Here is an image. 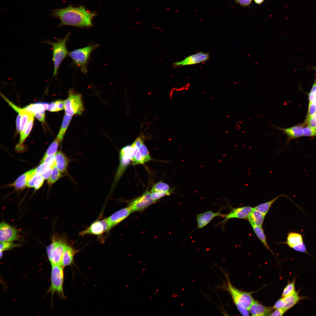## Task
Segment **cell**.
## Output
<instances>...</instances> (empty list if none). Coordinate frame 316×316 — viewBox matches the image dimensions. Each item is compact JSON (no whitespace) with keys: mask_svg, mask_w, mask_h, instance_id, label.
<instances>
[{"mask_svg":"<svg viewBox=\"0 0 316 316\" xmlns=\"http://www.w3.org/2000/svg\"><path fill=\"white\" fill-rule=\"evenodd\" d=\"M71 33L67 34L65 37L62 39H58L56 42H52L46 40L44 43L49 44L52 46V60L53 62L54 70L53 76H56L60 66L64 59L68 55L69 52L66 47V43Z\"/></svg>","mask_w":316,"mask_h":316,"instance_id":"obj_3","label":"cell"},{"mask_svg":"<svg viewBox=\"0 0 316 316\" xmlns=\"http://www.w3.org/2000/svg\"><path fill=\"white\" fill-rule=\"evenodd\" d=\"M282 195H280L269 201L259 204L254 207V209L258 210L266 215L272 205Z\"/></svg>","mask_w":316,"mask_h":316,"instance_id":"obj_28","label":"cell"},{"mask_svg":"<svg viewBox=\"0 0 316 316\" xmlns=\"http://www.w3.org/2000/svg\"><path fill=\"white\" fill-rule=\"evenodd\" d=\"M309 102L316 104V80L315 78L313 85L309 95Z\"/></svg>","mask_w":316,"mask_h":316,"instance_id":"obj_37","label":"cell"},{"mask_svg":"<svg viewBox=\"0 0 316 316\" xmlns=\"http://www.w3.org/2000/svg\"><path fill=\"white\" fill-rule=\"evenodd\" d=\"M173 192H165L153 191L150 192L152 199L155 202L157 200L166 195L169 196Z\"/></svg>","mask_w":316,"mask_h":316,"instance_id":"obj_35","label":"cell"},{"mask_svg":"<svg viewBox=\"0 0 316 316\" xmlns=\"http://www.w3.org/2000/svg\"><path fill=\"white\" fill-rule=\"evenodd\" d=\"M99 45L98 44H90L69 52L68 55L72 60V64L79 68L82 73L86 74L90 55Z\"/></svg>","mask_w":316,"mask_h":316,"instance_id":"obj_4","label":"cell"},{"mask_svg":"<svg viewBox=\"0 0 316 316\" xmlns=\"http://www.w3.org/2000/svg\"><path fill=\"white\" fill-rule=\"evenodd\" d=\"M64 109L66 114L71 116L81 114L84 111L81 95L70 90L68 98L64 101Z\"/></svg>","mask_w":316,"mask_h":316,"instance_id":"obj_5","label":"cell"},{"mask_svg":"<svg viewBox=\"0 0 316 316\" xmlns=\"http://www.w3.org/2000/svg\"><path fill=\"white\" fill-rule=\"evenodd\" d=\"M61 142L59 138L56 137L47 149L42 159H44L48 156L55 154L57 152L59 146Z\"/></svg>","mask_w":316,"mask_h":316,"instance_id":"obj_29","label":"cell"},{"mask_svg":"<svg viewBox=\"0 0 316 316\" xmlns=\"http://www.w3.org/2000/svg\"><path fill=\"white\" fill-rule=\"evenodd\" d=\"M295 281L288 284L284 289L282 294V297L287 296L295 291Z\"/></svg>","mask_w":316,"mask_h":316,"instance_id":"obj_34","label":"cell"},{"mask_svg":"<svg viewBox=\"0 0 316 316\" xmlns=\"http://www.w3.org/2000/svg\"><path fill=\"white\" fill-rule=\"evenodd\" d=\"M26 111L35 114L45 110L42 103L37 102L28 105L23 108Z\"/></svg>","mask_w":316,"mask_h":316,"instance_id":"obj_30","label":"cell"},{"mask_svg":"<svg viewBox=\"0 0 316 316\" xmlns=\"http://www.w3.org/2000/svg\"><path fill=\"white\" fill-rule=\"evenodd\" d=\"M305 123H307L310 127L316 128V113L306 118Z\"/></svg>","mask_w":316,"mask_h":316,"instance_id":"obj_41","label":"cell"},{"mask_svg":"<svg viewBox=\"0 0 316 316\" xmlns=\"http://www.w3.org/2000/svg\"><path fill=\"white\" fill-rule=\"evenodd\" d=\"M36 173V168L30 170L21 175L8 186L14 187L16 189H23L27 187L28 181Z\"/></svg>","mask_w":316,"mask_h":316,"instance_id":"obj_17","label":"cell"},{"mask_svg":"<svg viewBox=\"0 0 316 316\" xmlns=\"http://www.w3.org/2000/svg\"><path fill=\"white\" fill-rule=\"evenodd\" d=\"M72 116L65 114L63 116L57 137L61 142L64 134L72 118Z\"/></svg>","mask_w":316,"mask_h":316,"instance_id":"obj_25","label":"cell"},{"mask_svg":"<svg viewBox=\"0 0 316 316\" xmlns=\"http://www.w3.org/2000/svg\"><path fill=\"white\" fill-rule=\"evenodd\" d=\"M18 238L17 230L5 222L1 223L0 242L12 241L17 240Z\"/></svg>","mask_w":316,"mask_h":316,"instance_id":"obj_14","label":"cell"},{"mask_svg":"<svg viewBox=\"0 0 316 316\" xmlns=\"http://www.w3.org/2000/svg\"><path fill=\"white\" fill-rule=\"evenodd\" d=\"M255 2L258 4H260L262 3L264 0H254Z\"/></svg>","mask_w":316,"mask_h":316,"instance_id":"obj_54","label":"cell"},{"mask_svg":"<svg viewBox=\"0 0 316 316\" xmlns=\"http://www.w3.org/2000/svg\"><path fill=\"white\" fill-rule=\"evenodd\" d=\"M227 282L224 288L229 293L237 309L243 316L249 315L248 309L254 300L251 292L240 290L234 287L226 276Z\"/></svg>","mask_w":316,"mask_h":316,"instance_id":"obj_2","label":"cell"},{"mask_svg":"<svg viewBox=\"0 0 316 316\" xmlns=\"http://www.w3.org/2000/svg\"><path fill=\"white\" fill-rule=\"evenodd\" d=\"M316 113V104L312 102H309L308 113L306 118H308Z\"/></svg>","mask_w":316,"mask_h":316,"instance_id":"obj_42","label":"cell"},{"mask_svg":"<svg viewBox=\"0 0 316 316\" xmlns=\"http://www.w3.org/2000/svg\"><path fill=\"white\" fill-rule=\"evenodd\" d=\"M285 304L284 298L282 297L278 299L272 307L274 309L285 308Z\"/></svg>","mask_w":316,"mask_h":316,"instance_id":"obj_43","label":"cell"},{"mask_svg":"<svg viewBox=\"0 0 316 316\" xmlns=\"http://www.w3.org/2000/svg\"><path fill=\"white\" fill-rule=\"evenodd\" d=\"M209 58L208 53L200 52L189 56L182 61L174 63L173 66L176 68L196 64L207 61Z\"/></svg>","mask_w":316,"mask_h":316,"instance_id":"obj_13","label":"cell"},{"mask_svg":"<svg viewBox=\"0 0 316 316\" xmlns=\"http://www.w3.org/2000/svg\"><path fill=\"white\" fill-rule=\"evenodd\" d=\"M173 189H170L169 186L162 181H159L155 184L153 186L150 192L153 191H162L165 192H173Z\"/></svg>","mask_w":316,"mask_h":316,"instance_id":"obj_33","label":"cell"},{"mask_svg":"<svg viewBox=\"0 0 316 316\" xmlns=\"http://www.w3.org/2000/svg\"><path fill=\"white\" fill-rule=\"evenodd\" d=\"M132 212L131 209L128 206L115 212L107 218V219L112 228L127 218Z\"/></svg>","mask_w":316,"mask_h":316,"instance_id":"obj_16","label":"cell"},{"mask_svg":"<svg viewBox=\"0 0 316 316\" xmlns=\"http://www.w3.org/2000/svg\"><path fill=\"white\" fill-rule=\"evenodd\" d=\"M17 246L12 241L0 242V250L3 251L10 250Z\"/></svg>","mask_w":316,"mask_h":316,"instance_id":"obj_38","label":"cell"},{"mask_svg":"<svg viewBox=\"0 0 316 316\" xmlns=\"http://www.w3.org/2000/svg\"><path fill=\"white\" fill-rule=\"evenodd\" d=\"M305 124L304 123L298 124L287 128L279 127L274 125L273 126L286 135L287 138L286 143L288 144L291 139H295L303 136V127Z\"/></svg>","mask_w":316,"mask_h":316,"instance_id":"obj_15","label":"cell"},{"mask_svg":"<svg viewBox=\"0 0 316 316\" xmlns=\"http://www.w3.org/2000/svg\"><path fill=\"white\" fill-rule=\"evenodd\" d=\"M50 168V167L47 166L44 163L40 164V165L36 168V173L38 174L41 175Z\"/></svg>","mask_w":316,"mask_h":316,"instance_id":"obj_45","label":"cell"},{"mask_svg":"<svg viewBox=\"0 0 316 316\" xmlns=\"http://www.w3.org/2000/svg\"><path fill=\"white\" fill-rule=\"evenodd\" d=\"M230 212L225 214L224 219L219 223L221 224L222 228H224L226 223L229 219L233 218L241 219H247L250 213L253 210L254 207L245 206L237 208L230 207Z\"/></svg>","mask_w":316,"mask_h":316,"instance_id":"obj_11","label":"cell"},{"mask_svg":"<svg viewBox=\"0 0 316 316\" xmlns=\"http://www.w3.org/2000/svg\"><path fill=\"white\" fill-rule=\"evenodd\" d=\"M119 163L112 184V190L116 185L125 171L132 161L130 145H126L120 150L119 154Z\"/></svg>","mask_w":316,"mask_h":316,"instance_id":"obj_6","label":"cell"},{"mask_svg":"<svg viewBox=\"0 0 316 316\" xmlns=\"http://www.w3.org/2000/svg\"><path fill=\"white\" fill-rule=\"evenodd\" d=\"M51 267V284L49 291L52 295L56 292L60 296L64 297L63 289V267L61 265H53Z\"/></svg>","mask_w":316,"mask_h":316,"instance_id":"obj_7","label":"cell"},{"mask_svg":"<svg viewBox=\"0 0 316 316\" xmlns=\"http://www.w3.org/2000/svg\"><path fill=\"white\" fill-rule=\"evenodd\" d=\"M251 226L255 234L264 246L272 252L268 244L266 236L262 227L255 225Z\"/></svg>","mask_w":316,"mask_h":316,"instance_id":"obj_27","label":"cell"},{"mask_svg":"<svg viewBox=\"0 0 316 316\" xmlns=\"http://www.w3.org/2000/svg\"><path fill=\"white\" fill-rule=\"evenodd\" d=\"M283 298L285 304V308L287 310L293 307L303 298L299 296L298 292L296 291L291 294Z\"/></svg>","mask_w":316,"mask_h":316,"instance_id":"obj_24","label":"cell"},{"mask_svg":"<svg viewBox=\"0 0 316 316\" xmlns=\"http://www.w3.org/2000/svg\"><path fill=\"white\" fill-rule=\"evenodd\" d=\"M111 228L106 218L94 221L87 229L80 232L79 234L82 236L88 234L100 236Z\"/></svg>","mask_w":316,"mask_h":316,"instance_id":"obj_9","label":"cell"},{"mask_svg":"<svg viewBox=\"0 0 316 316\" xmlns=\"http://www.w3.org/2000/svg\"><path fill=\"white\" fill-rule=\"evenodd\" d=\"M303 136L316 137V128H312L309 126L305 127L303 128Z\"/></svg>","mask_w":316,"mask_h":316,"instance_id":"obj_39","label":"cell"},{"mask_svg":"<svg viewBox=\"0 0 316 316\" xmlns=\"http://www.w3.org/2000/svg\"><path fill=\"white\" fill-rule=\"evenodd\" d=\"M143 143V142L142 138L139 137L130 145V155L132 161Z\"/></svg>","mask_w":316,"mask_h":316,"instance_id":"obj_32","label":"cell"},{"mask_svg":"<svg viewBox=\"0 0 316 316\" xmlns=\"http://www.w3.org/2000/svg\"><path fill=\"white\" fill-rule=\"evenodd\" d=\"M75 253L76 251L72 248L67 245L63 254L61 265L64 267L71 265Z\"/></svg>","mask_w":316,"mask_h":316,"instance_id":"obj_23","label":"cell"},{"mask_svg":"<svg viewBox=\"0 0 316 316\" xmlns=\"http://www.w3.org/2000/svg\"><path fill=\"white\" fill-rule=\"evenodd\" d=\"M50 14L60 20L58 27L71 26L89 28L92 26V20L97 13L87 10L83 5L75 7L70 5L65 8L52 10Z\"/></svg>","mask_w":316,"mask_h":316,"instance_id":"obj_1","label":"cell"},{"mask_svg":"<svg viewBox=\"0 0 316 316\" xmlns=\"http://www.w3.org/2000/svg\"><path fill=\"white\" fill-rule=\"evenodd\" d=\"M152 159L147 147L143 143L132 162L135 165L143 164Z\"/></svg>","mask_w":316,"mask_h":316,"instance_id":"obj_20","label":"cell"},{"mask_svg":"<svg viewBox=\"0 0 316 316\" xmlns=\"http://www.w3.org/2000/svg\"><path fill=\"white\" fill-rule=\"evenodd\" d=\"M52 169V168H50L41 174L44 179H48L49 177L51 174Z\"/></svg>","mask_w":316,"mask_h":316,"instance_id":"obj_51","label":"cell"},{"mask_svg":"<svg viewBox=\"0 0 316 316\" xmlns=\"http://www.w3.org/2000/svg\"><path fill=\"white\" fill-rule=\"evenodd\" d=\"M47 109L48 111L51 112L58 111L55 101L48 104Z\"/></svg>","mask_w":316,"mask_h":316,"instance_id":"obj_47","label":"cell"},{"mask_svg":"<svg viewBox=\"0 0 316 316\" xmlns=\"http://www.w3.org/2000/svg\"><path fill=\"white\" fill-rule=\"evenodd\" d=\"M36 173L28 181L27 187L28 188H34L36 177Z\"/></svg>","mask_w":316,"mask_h":316,"instance_id":"obj_52","label":"cell"},{"mask_svg":"<svg viewBox=\"0 0 316 316\" xmlns=\"http://www.w3.org/2000/svg\"><path fill=\"white\" fill-rule=\"evenodd\" d=\"M155 202L151 198L150 191L147 190L140 196L131 201L128 206L133 212L142 211Z\"/></svg>","mask_w":316,"mask_h":316,"instance_id":"obj_10","label":"cell"},{"mask_svg":"<svg viewBox=\"0 0 316 316\" xmlns=\"http://www.w3.org/2000/svg\"><path fill=\"white\" fill-rule=\"evenodd\" d=\"M36 118L39 121L44 122L45 120V112L43 111L41 113L35 114Z\"/></svg>","mask_w":316,"mask_h":316,"instance_id":"obj_49","label":"cell"},{"mask_svg":"<svg viewBox=\"0 0 316 316\" xmlns=\"http://www.w3.org/2000/svg\"><path fill=\"white\" fill-rule=\"evenodd\" d=\"M285 308L276 309L272 313L270 316H281L287 311Z\"/></svg>","mask_w":316,"mask_h":316,"instance_id":"obj_46","label":"cell"},{"mask_svg":"<svg viewBox=\"0 0 316 316\" xmlns=\"http://www.w3.org/2000/svg\"><path fill=\"white\" fill-rule=\"evenodd\" d=\"M55 155L48 156L42 159L40 164L44 163L49 167L53 168L55 164Z\"/></svg>","mask_w":316,"mask_h":316,"instance_id":"obj_36","label":"cell"},{"mask_svg":"<svg viewBox=\"0 0 316 316\" xmlns=\"http://www.w3.org/2000/svg\"><path fill=\"white\" fill-rule=\"evenodd\" d=\"M286 241L284 243L291 248L303 242L301 234L296 232H290L287 235Z\"/></svg>","mask_w":316,"mask_h":316,"instance_id":"obj_22","label":"cell"},{"mask_svg":"<svg viewBox=\"0 0 316 316\" xmlns=\"http://www.w3.org/2000/svg\"><path fill=\"white\" fill-rule=\"evenodd\" d=\"M55 165L62 174H68V168L70 159L61 150L58 151L55 155Z\"/></svg>","mask_w":316,"mask_h":316,"instance_id":"obj_19","label":"cell"},{"mask_svg":"<svg viewBox=\"0 0 316 316\" xmlns=\"http://www.w3.org/2000/svg\"><path fill=\"white\" fill-rule=\"evenodd\" d=\"M292 248L297 251L307 253L306 246L303 242L293 246Z\"/></svg>","mask_w":316,"mask_h":316,"instance_id":"obj_44","label":"cell"},{"mask_svg":"<svg viewBox=\"0 0 316 316\" xmlns=\"http://www.w3.org/2000/svg\"><path fill=\"white\" fill-rule=\"evenodd\" d=\"M34 114H32L30 116L27 126L23 133L20 134L18 146H21L25 141V139L30 134L33 125Z\"/></svg>","mask_w":316,"mask_h":316,"instance_id":"obj_26","label":"cell"},{"mask_svg":"<svg viewBox=\"0 0 316 316\" xmlns=\"http://www.w3.org/2000/svg\"><path fill=\"white\" fill-rule=\"evenodd\" d=\"M273 307L264 306L255 300L248 309L252 316H270L273 311Z\"/></svg>","mask_w":316,"mask_h":316,"instance_id":"obj_18","label":"cell"},{"mask_svg":"<svg viewBox=\"0 0 316 316\" xmlns=\"http://www.w3.org/2000/svg\"><path fill=\"white\" fill-rule=\"evenodd\" d=\"M57 169L55 164L52 168L50 176L47 179V183L49 186H51L59 179L63 176Z\"/></svg>","mask_w":316,"mask_h":316,"instance_id":"obj_31","label":"cell"},{"mask_svg":"<svg viewBox=\"0 0 316 316\" xmlns=\"http://www.w3.org/2000/svg\"><path fill=\"white\" fill-rule=\"evenodd\" d=\"M58 111L64 109V101L59 100L55 101Z\"/></svg>","mask_w":316,"mask_h":316,"instance_id":"obj_48","label":"cell"},{"mask_svg":"<svg viewBox=\"0 0 316 316\" xmlns=\"http://www.w3.org/2000/svg\"><path fill=\"white\" fill-rule=\"evenodd\" d=\"M37 176L34 188L35 190L39 189L42 185L44 179L41 175L36 173Z\"/></svg>","mask_w":316,"mask_h":316,"instance_id":"obj_40","label":"cell"},{"mask_svg":"<svg viewBox=\"0 0 316 316\" xmlns=\"http://www.w3.org/2000/svg\"><path fill=\"white\" fill-rule=\"evenodd\" d=\"M223 208V206L220 207L218 211L214 212L211 210L197 214L196 220L197 226V229H201L207 226L215 217H224L225 214L221 213V212Z\"/></svg>","mask_w":316,"mask_h":316,"instance_id":"obj_12","label":"cell"},{"mask_svg":"<svg viewBox=\"0 0 316 316\" xmlns=\"http://www.w3.org/2000/svg\"><path fill=\"white\" fill-rule=\"evenodd\" d=\"M252 0H236V2L243 6H247L249 5Z\"/></svg>","mask_w":316,"mask_h":316,"instance_id":"obj_53","label":"cell"},{"mask_svg":"<svg viewBox=\"0 0 316 316\" xmlns=\"http://www.w3.org/2000/svg\"><path fill=\"white\" fill-rule=\"evenodd\" d=\"M66 246L63 242L57 241H54L47 247V256L51 265H61L63 254Z\"/></svg>","mask_w":316,"mask_h":316,"instance_id":"obj_8","label":"cell"},{"mask_svg":"<svg viewBox=\"0 0 316 316\" xmlns=\"http://www.w3.org/2000/svg\"><path fill=\"white\" fill-rule=\"evenodd\" d=\"M311 69H313L314 70L316 73V66L315 67L312 66V67H311Z\"/></svg>","mask_w":316,"mask_h":316,"instance_id":"obj_55","label":"cell"},{"mask_svg":"<svg viewBox=\"0 0 316 316\" xmlns=\"http://www.w3.org/2000/svg\"><path fill=\"white\" fill-rule=\"evenodd\" d=\"M21 118V115L18 114L16 118V127L17 131L20 133V123Z\"/></svg>","mask_w":316,"mask_h":316,"instance_id":"obj_50","label":"cell"},{"mask_svg":"<svg viewBox=\"0 0 316 316\" xmlns=\"http://www.w3.org/2000/svg\"><path fill=\"white\" fill-rule=\"evenodd\" d=\"M265 215L254 209L250 213L247 219L251 225L262 226Z\"/></svg>","mask_w":316,"mask_h":316,"instance_id":"obj_21","label":"cell"}]
</instances>
